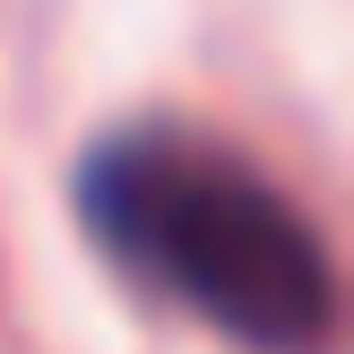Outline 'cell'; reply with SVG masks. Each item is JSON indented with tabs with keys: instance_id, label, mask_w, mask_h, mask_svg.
<instances>
[{
	"instance_id": "1",
	"label": "cell",
	"mask_w": 354,
	"mask_h": 354,
	"mask_svg": "<svg viewBox=\"0 0 354 354\" xmlns=\"http://www.w3.org/2000/svg\"><path fill=\"white\" fill-rule=\"evenodd\" d=\"M78 216L147 294L242 354H328L337 268L328 242L251 156L199 130H121L86 156Z\"/></svg>"
}]
</instances>
